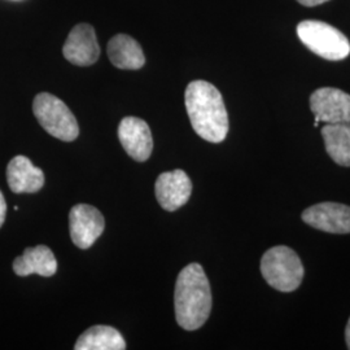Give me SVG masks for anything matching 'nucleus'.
I'll return each instance as SVG.
<instances>
[{
  "instance_id": "obj_9",
  "label": "nucleus",
  "mask_w": 350,
  "mask_h": 350,
  "mask_svg": "<svg viewBox=\"0 0 350 350\" xmlns=\"http://www.w3.org/2000/svg\"><path fill=\"white\" fill-rule=\"evenodd\" d=\"M64 57L73 65L90 66L99 60L100 47L95 29L88 24H78L64 44Z\"/></svg>"
},
{
  "instance_id": "obj_6",
  "label": "nucleus",
  "mask_w": 350,
  "mask_h": 350,
  "mask_svg": "<svg viewBox=\"0 0 350 350\" xmlns=\"http://www.w3.org/2000/svg\"><path fill=\"white\" fill-rule=\"evenodd\" d=\"M310 108L318 124L350 122V95L338 88H323L314 91L310 96Z\"/></svg>"
},
{
  "instance_id": "obj_16",
  "label": "nucleus",
  "mask_w": 350,
  "mask_h": 350,
  "mask_svg": "<svg viewBox=\"0 0 350 350\" xmlns=\"http://www.w3.org/2000/svg\"><path fill=\"white\" fill-rule=\"evenodd\" d=\"M325 150L340 165L350 167V122L327 125L322 129Z\"/></svg>"
},
{
  "instance_id": "obj_12",
  "label": "nucleus",
  "mask_w": 350,
  "mask_h": 350,
  "mask_svg": "<svg viewBox=\"0 0 350 350\" xmlns=\"http://www.w3.org/2000/svg\"><path fill=\"white\" fill-rule=\"evenodd\" d=\"M7 182L14 193H34L43 187L44 174L25 156H16L8 163Z\"/></svg>"
},
{
  "instance_id": "obj_17",
  "label": "nucleus",
  "mask_w": 350,
  "mask_h": 350,
  "mask_svg": "<svg viewBox=\"0 0 350 350\" xmlns=\"http://www.w3.org/2000/svg\"><path fill=\"white\" fill-rule=\"evenodd\" d=\"M5 215H7V204H5L4 195L0 191V227L3 226L4 221H5Z\"/></svg>"
},
{
  "instance_id": "obj_10",
  "label": "nucleus",
  "mask_w": 350,
  "mask_h": 350,
  "mask_svg": "<svg viewBox=\"0 0 350 350\" xmlns=\"http://www.w3.org/2000/svg\"><path fill=\"white\" fill-rule=\"evenodd\" d=\"M118 138L126 153L135 161L143 163L150 159L153 140L150 126L138 117H125L118 126Z\"/></svg>"
},
{
  "instance_id": "obj_18",
  "label": "nucleus",
  "mask_w": 350,
  "mask_h": 350,
  "mask_svg": "<svg viewBox=\"0 0 350 350\" xmlns=\"http://www.w3.org/2000/svg\"><path fill=\"white\" fill-rule=\"evenodd\" d=\"M300 4L305 5V7H315V5H319V4H323L328 0H297Z\"/></svg>"
},
{
  "instance_id": "obj_2",
  "label": "nucleus",
  "mask_w": 350,
  "mask_h": 350,
  "mask_svg": "<svg viewBox=\"0 0 350 350\" xmlns=\"http://www.w3.org/2000/svg\"><path fill=\"white\" fill-rule=\"evenodd\" d=\"M174 304L176 322L183 329H199L208 321L212 312V289L199 263H189L179 273Z\"/></svg>"
},
{
  "instance_id": "obj_11",
  "label": "nucleus",
  "mask_w": 350,
  "mask_h": 350,
  "mask_svg": "<svg viewBox=\"0 0 350 350\" xmlns=\"http://www.w3.org/2000/svg\"><path fill=\"white\" fill-rule=\"evenodd\" d=\"M156 198L159 204L167 212L182 208L191 198L192 183L183 170L163 173L156 180Z\"/></svg>"
},
{
  "instance_id": "obj_14",
  "label": "nucleus",
  "mask_w": 350,
  "mask_h": 350,
  "mask_svg": "<svg viewBox=\"0 0 350 350\" xmlns=\"http://www.w3.org/2000/svg\"><path fill=\"white\" fill-rule=\"evenodd\" d=\"M108 57L116 68L125 70H138L146 64L140 44L126 34H117L109 40Z\"/></svg>"
},
{
  "instance_id": "obj_8",
  "label": "nucleus",
  "mask_w": 350,
  "mask_h": 350,
  "mask_svg": "<svg viewBox=\"0 0 350 350\" xmlns=\"http://www.w3.org/2000/svg\"><path fill=\"white\" fill-rule=\"evenodd\" d=\"M302 221L319 231L350 234V206L338 202H321L302 213Z\"/></svg>"
},
{
  "instance_id": "obj_4",
  "label": "nucleus",
  "mask_w": 350,
  "mask_h": 350,
  "mask_svg": "<svg viewBox=\"0 0 350 350\" xmlns=\"http://www.w3.org/2000/svg\"><path fill=\"white\" fill-rule=\"evenodd\" d=\"M297 36L309 50L325 60L340 62L350 55L349 39L322 21H302L297 26Z\"/></svg>"
},
{
  "instance_id": "obj_5",
  "label": "nucleus",
  "mask_w": 350,
  "mask_h": 350,
  "mask_svg": "<svg viewBox=\"0 0 350 350\" xmlns=\"http://www.w3.org/2000/svg\"><path fill=\"white\" fill-rule=\"evenodd\" d=\"M33 112L40 126L53 138L63 142H73L79 135V127L75 114L68 105L49 92L36 96Z\"/></svg>"
},
{
  "instance_id": "obj_7",
  "label": "nucleus",
  "mask_w": 350,
  "mask_h": 350,
  "mask_svg": "<svg viewBox=\"0 0 350 350\" xmlns=\"http://www.w3.org/2000/svg\"><path fill=\"white\" fill-rule=\"evenodd\" d=\"M104 227L103 214L91 205L78 204L69 213L70 238L79 250H88L100 238Z\"/></svg>"
},
{
  "instance_id": "obj_19",
  "label": "nucleus",
  "mask_w": 350,
  "mask_h": 350,
  "mask_svg": "<svg viewBox=\"0 0 350 350\" xmlns=\"http://www.w3.org/2000/svg\"><path fill=\"white\" fill-rule=\"evenodd\" d=\"M345 338H347V345H348V349H350V319L347 325V329H345Z\"/></svg>"
},
{
  "instance_id": "obj_3",
  "label": "nucleus",
  "mask_w": 350,
  "mask_h": 350,
  "mask_svg": "<svg viewBox=\"0 0 350 350\" xmlns=\"http://www.w3.org/2000/svg\"><path fill=\"white\" fill-rule=\"evenodd\" d=\"M261 273L276 291L293 292L300 287L304 279V266L295 250L279 245L263 254Z\"/></svg>"
},
{
  "instance_id": "obj_13",
  "label": "nucleus",
  "mask_w": 350,
  "mask_h": 350,
  "mask_svg": "<svg viewBox=\"0 0 350 350\" xmlns=\"http://www.w3.org/2000/svg\"><path fill=\"white\" fill-rule=\"evenodd\" d=\"M13 270L18 276L38 274L47 278L57 271V261L49 247L38 245L26 248L24 254L13 261Z\"/></svg>"
},
{
  "instance_id": "obj_1",
  "label": "nucleus",
  "mask_w": 350,
  "mask_h": 350,
  "mask_svg": "<svg viewBox=\"0 0 350 350\" xmlns=\"http://www.w3.org/2000/svg\"><path fill=\"white\" fill-rule=\"evenodd\" d=\"M191 125L200 138L221 143L228 133V116L218 88L206 81H193L185 94Z\"/></svg>"
},
{
  "instance_id": "obj_15",
  "label": "nucleus",
  "mask_w": 350,
  "mask_h": 350,
  "mask_svg": "<svg viewBox=\"0 0 350 350\" xmlns=\"http://www.w3.org/2000/svg\"><path fill=\"white\" fill-rule=\"evenodd\" d=\"M75 350H124L126 342L122 335L109 325H94L77 340Z\"/></svg>"
}]
</instances>
